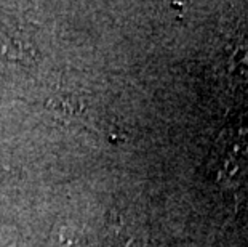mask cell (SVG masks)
Masks as SVG:
<instances>
[{
    "instance_id": "6da1fadb",
    "label": "cell",
    "mask_w": 248,
    "mask_h": 247,
    "mask_svg": "<svg viewBox=\"0 0 248 247\" xmlns=\"http://www.w3.org/2000/svg\"><path fill=\"white\" fill-rule=\"evenodd\" d=\"M106 243L108 247H147V238L135 222L114 214L106 225Z\"/></svg>"
},
{
    "instance_id": "7a4b0ae2",
    "label": "cell",
    "mask_w": 248,
    "mask_h": 247,
    "mask_svg": "<svg viewBox=\"0 0 248 247\" xmlns=\"http://www.w3.org/2000/svg\"><path fill=\"white\" fill-rule=\"evenodd\" d=\"M48 247H90L87 238L74 227H58L48 241Z\"/></svg>"
},
{
    "instance_id": "3957f363",
    "label": "cell",
    "mask_w": 248,
    "mask_h": 247,
    "mask_svg": "<svg viewBox=\"0 0 248 247\" xmlns=\"http://www.w3.org/2000/svg\"><path fill=\"white\" fill-rule=\"evenodd\" d=\"M232 71H234L235 79H239L242 83L248 82V50L239 49L232 58Z\"/></svg>"
},
{
    "instance_id": "277c9868",
    "label": "cell",
    "mask_w": 248,
    "mask_h": 247,
    "mask_svg": "<svg viewBox=\"0 0 248 247\" xmlns=\"http://www.w3.org/2000/svg\"><path fill=\"white\" fill-rule=\"evenodd\" d=\"M239 140H240V145H242V149L244 152H248V114L242 120V125H240V130H239Z\"/></svg>"
}]
</instances>
